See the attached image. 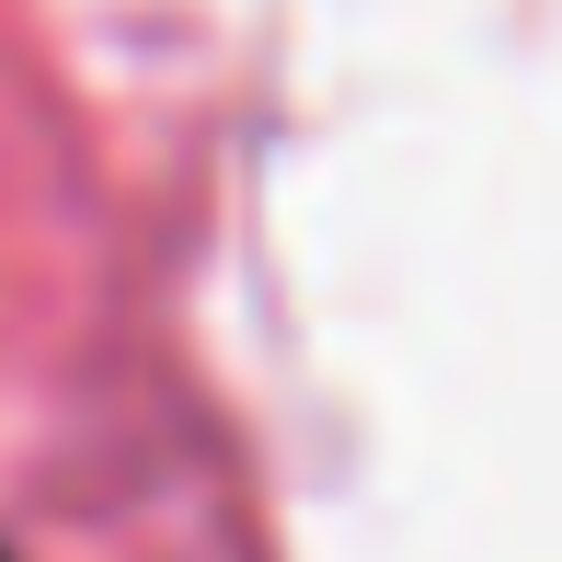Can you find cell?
<instances>
[{"label":"cell","instance_id":"cell-1","mask_svg":"<svg viewBox=\"0 0 562 562\" xmlns=\"http://www.w3.org/2000/svg\"><path fill=\"white\" fill-rule=\"evenodd\" d=\"M0 562H12V551H0Z\"/></svg>","mask_w":562,"mask_h":562}]
</instances>
